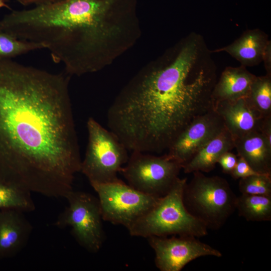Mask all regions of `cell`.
<instances>
[{
  "label": "cell",
  "mask_w": 271,
  "mask_h": 271,
  "mask_svg": "<svg viewBox=\"0 0 271 271\" xmlns=\"http://www.w3.org/2000/svg\"><path fill=\"white\" fill-rule=\"evenodd\" d=\"M224 128L222 118L212 109L188 125L171 145L166 154L182 168Z\"/></svg>",
  "instance_id": "11"
},
{
  "label": "cell",
  "mask_w": 271,
  "mask_h": 271,
  "mask_svg": "<svg viewBox=\"0 0 271 271\" xmlns=\"http://www.w3.org/2000/svg\"><path fill=\"white\" fill-rule=\"evenodd\" d=\"M131 152L120 172L128 184L148 195L164 196L178 178L182 169L181 165L166 154L157 156L149 153Z\"/></svg>",
  "instance_id": "8"
},
{
  "label": "cell",
  "mask_w": 271,
  "mask_h": 271,
  "mask_svg": "<svg viewBox=\"0 0 271 271\" xmlns=\"http://www.w3.org/2000/svg\"><path fill=\"white\" fill-rule=\"evenodd\" d=\"M33 230L24 212L0 210V260L17 255L27 244Z\"/></svg>",
  "instance_id": "13"
},
{
  "label": "cell",
  "mask_w": 271,
  "mask_h": 271,
  "mask_svg": "<svg viewBox=\"0 0 271 271\" xmlns=\"http://www.w3.org/2000/svg\"><path fill=\"white\" fill-rule=\"evenodd\" d=\"M259 131L271 145V116L263 118Z\"/></svg>",
  "instance_id": "25"
},
{
  "label": "cell",
  "mask_w": 271,
  "mask_h": 271,
  "mask_svg": "<svg viewBox=\"0 0 271 271\" xmlns=\"http://www.w3.org/2000/svg\"><path fill=\"white\" fill-rule=\"evenodd\" d=\"M237 157L230 151L223 154L218 160L223 172L230 175L237 162Z\"/></svg>",
  "instance_id": "24"
},
{
  "label": "cell",
  "mask_w": 271,
  "mask_h": 271,
  "mask_svg": "<svg viewBox=\"0 0 271 271\" xmlns=\"http://www.w3.org/2000/svg\"><path fill=\"white\" fill-rule=\"evenodd\" d=\"M238 186L241 194L271 196V175L256 174L240 179Z\"/></svg>",
  "instance_id": "22"
},
{
  "label": "cell",
  "mask_w": 271,
  "mask_h": 271,
  "mask_svg": "<svg viewBox=\"0 0 271 271\" xmlns=\"http://www.w3.org/2000/svg\"><path fill=\"white\" fill-rule=\"evenodd\" d=\"M41 49H44L41 44L18 39L0 29V59H12Z\"/></svg>",
  "instance_id": "21"
},
{
  "label": "cell",
  "mask_w": 271,
  "mask_h": 271,
  "mask_svg": "<svg viewBox=\"0 0 271 271\" xmlns=\"http://www.w3.org/2000/svg\"><path fill=\"white\" fill-rule=\"evenodd\" d=\"M148 237L155 253V264L161 271H180L189 262L201 256L221 257L217 249L187 235Z\"/></svg>",
  "instance_id": "10"
},
{
  "label": "cell",
  "mask_w": 271,
  "mask_h": 271,
  "mask_svg": "<svg viewBox=\"0 0 271 271\" xmlns=\"http://www.w3.org/2000/svg\"><path fill=\"white\" fill-rule=\"evenodd\" d=\"M256 77L242 65L226 67L213 90V107L219 102L247 97Z\"/></svg>",
  "instance_id": "15"
},
{
  "label": "cell",
  "mask_w": 271,
  "mask_h": 271,
  "mask_svg": "<svg viewBox=\"0 0 271 271\" xmlns=\"http://www.w3.org/2000/svg\"><path fill=\"white\" fill-rule=\"evenodd\" d=\"M90 185L98 195L103 220L127 229L160 198L144 193L119 179Z\"/></svg>",
  "instance_id": "9"
},
{
  "label": "cell",
  "mask_w": 271,
  "mask_h": 271,
  "mask_svg": "<svg viewBox=\"0 0 271 271\" xmlns=\"http://www.w3.org/2000/svg\"><path fill=\"white\" fill-rule=\"evenodd\" d=\"M70 77L0 59V180L51 198L73 190L82 160Z\"/></svg>",
  "instance_id": "1"
},
{
  "label": "cell",
  "mask_w": 271,
  "mask_h": 271,
  "mask_svg": "<svg viewBox=\"0 0 271 271\" xmlns=\"http://www.w3.org/2000/svg\"><path fill=\"white\" fill-rule=\"evenodd\" d=\"M246 98L263 117L271 116V76H256Z\"/></svg>",
  "instance_id": "19"
},
{
  "label": "cell",
  "mask_w": 271,
  "mask_h": 271,
  "mask_svg": "<svg viewBox=\"0 0 271 271\" xmlns=\"http://www.w3.org/2000/svg\"><path fill=\"white\" fill-rule=\"evenodd\" d=\"M262 61L264 62L266 74L271 76V43L270 40L266 46Z\"/></svg>",
  "instance_id": "26"
},
{
  "label": "cell",
  "mask_w": 271,
  "mask_h": 271,
  "mask_svg": "<svg viewBox=\"0 0 271 271\" xmlns=\"http://www.w3.org/2000/svg\"><path fill=\"white\" fill-rule=\"evenodd\" d=\"M186 178H178L170 190L127 230L131 236L187 235L202 237L207 227L186 208L183 193Z\"/></svg>",
  "instance_id": "4"
},
{
  "label": "cell",
  "mask_w": 271,
  "mask_h": 271,
  "mask_svg": "<svg viewBox=\"0 0 271 271\" xmlns=\"http://www.w3.org/2000/svg\"><path fill=\"white\" fill-rule=\"evenodd\" d=\"M238 156L259 174L271 175V145L259 131L234 140Z\"/></svg>",
  "instance_id": "16"
},
{
  "label": "cell",
  "mask_w": 271,
  "mask_h": 271,
  "mask_svg": "<svg viewBox=\"0 0 271 271\" xmlns=\"http://www.w3.org/2000/svg\"><path fill=\"white\" fill-rule=\"evenodd\" d=\"M259 174L254 171L242 158L239 157L236 166L230 174L234 179H241Z\"/></svg>",
  "instance_id": "23"
},
{
  "label": "cell",
  "mask_w": 271,
  "mask_h": 271,
  "mask_svg": "<svg viewBox=\"0 0 271 271\" xmlns=\"http://www.w3.org/2000/svg\"><path fill=\"white\" fill-rule=\"evenodd\" d=\"M87 128L88 143L80 172L90 184L117 180V174L128 161V150L112 131L92 117L88 118Z\"/></svg>",
  "instance_id": "6"
},
{
  "label": "cell",
  "mask_w": 271,
  "mask_h": 271,
  "mask_svg": "<svg viewBox=\"0 0 271 271\" xmlns=\"http://www.w3.org/2000/svg\"><path fill=\"white\" fill-rule=\"evenodd\" d=\"M65 198L68 205L59 215L55 226L71 228V234L80 245L90 252H98L104 240L103 219L98 198L73 189Z\"/></svg>",
  "instance_id": "7"
},
{
  "label": "cell",
  "mask_w": 271,
  "mask_h": 271,
  "mask_svg": "<svg viewBox=\"0 0 271 271\" xmlns=\"http://www.w3.org/2000/svg\"><path fill=\"white\" fill-rule=\"evenodd\" d=\"M234 148V140L225 128L202 148L182 167L184 173L197 171L208 173L212 171L221 156Z\"/></svg>",
  "instance_id": "17"
},
{
  "label": "cell",
  "mask_w": 271,
  "mask_h": 271,
  "mask_svg": "<svg viewBox=\"0 0 271 271\" xmlns=\"http://www.w3.org/2000/svg\"><path fill=\"white\" fill-rule=\"evenodd\" d=\"M192 32L138 74L109 106L107 125L130 151L161 153L191 122L214 109L217 67Z\"/></svg>",
  "instance_id": "2"
},
{
  "label": "cell",
  "mask_w": 271,
  "mask_h": 271,
  "mask_svg": "<svg viewBox=\"0 0 271 271\" xmlns=\"http://www.w3.org/2000/svg\"><path fill=\"white\" fill-rule=\"evenodd\" d=\"M7 0H0V9L3 8L10 9V7L7 4Z\"/></svg>",
  "instance_id": "28"
},
{
  "label": "cell",
  "mask_w": 271,
  "mask_h": 271,
  "mask_svg": "<svg viewBox=\"0 0 271 271\" xmlns=\"http://www.w3.org/2000/svg\"><path fill=\"white\" fill-rule=\"evenodd\" d=\"M214 109L222 118L233 140L250 132L259 131L263 117L246 97L219 102Z\"/></svg>",
  "instance_id": "12"
},
{
  "label": "cell",
  "mask_w": 271,
  "mask_h": 271,
  "mask_svg": "<svg viewBox=\"0 0 271 271\" xmlns=\"http://www.w3.org/2000/svg\"><path fill=\"white\" fill-rule=\"evenodd\" d=\"M20 4L24 6H39L56 3L63 0H16Z\"/></svg>",
  "instance_id": "27"
},
{
  "label": "cell",
  "mask_w": 271,
  "mask_h": 271,
  "mask_svg": "<svg viewBox=\"0 0 271 271\" xmlns=\"http://www.w3.org/2000/svg\"><path fill=\"white\" fill-rule=\"evenodd\" d=\"M237 197L226 180L219 176L208 177L193 172L186 183L183 200L188 210L203 222L207 228L218 229L236 209Z\"/></svg>",
  "instance_id": "5"
},
{
  "label": "cell",
  "mask_w": 271,
  "mask_h": 271,
  "mask_svg": "<svg viewBox=\"0 0 271 271\" xmlns=\"http://www.w3.org/2000/svg\"><path fill=\"white\" fill-rule=\"evenodd\" d=\"M31 194L0 180V210L13 209L24 212L33 211L36 207Z\"/></svg>",
  "instance_id": "20"
},
{
  "label": "cell",
  "mask_w": 271,
  "mask_h": 271,
  "mask_svg": "<svg viewBox=\"0 0 271 271\" xmlns=\"http://www.w3.org/2000/svg\"><path fill=\"white\" fill-rule=\"evenodd\" d=\"M6 32L40 43L70 76L99 71L131 49L142 33L138 0H63L14 10Z\"/></svg>",
  "instance_id": "3"
},
{
  "label": "cell",
  "mask_w": 271,
  "mask_h": 271,
  "mask_svg": "<svg viewBox=\"0 0 271 271\" xmlns=\"http://www.w3.org/2000/svg\"><path fill=\"white\" fill-rule=\"evenodd\" d=\"M268 41L267 35L262 31L258 29L247 30L230 44L211 52H225L239 62L241 65L252 67L262 61Z\"/></svg>",
  "instance_id": "14"
},
{
  "label": "cell",
  "mask_w": 271,
  "mask_h": 271,
  "mask_svg": "<svg viewBox=\"0 0 271 271\" xmlns=\"http://www.w3.org/2000/svg\"><path fill=\"white\" fill-rule=\"evenodd\" d=\"M236 209L239 215L249 221L271 220V196L241 194L237 197Z\"/></svg>",
  "instance_id": "18"
}]
</instances>
